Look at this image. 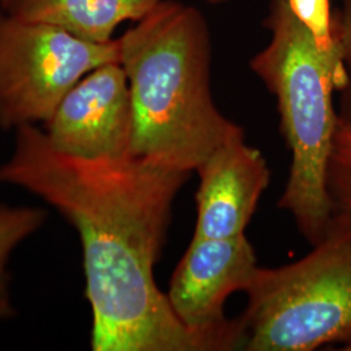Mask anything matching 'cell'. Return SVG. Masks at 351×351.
Listing matches in <instances>:
<instances>
[{
	"label": "cell",
	"mask_w": 351,
	"mask_h": 351,
	"mask_svg": "<svg viewBox=\"0 0 351 351\" xmlns=\"http://www.w3.org/2000/svg\"><path fill=\"white\" fill-rule=\"evenodd\" d=\"M190 173L130 155L77 158L53 149L34 125L17 129L0 182L36 194L77 229L93 350L211 351L177 319L154 278L173 202Z\"/></svg>",
	"instance_id": "obj_1"
},
{
	"label": "cell",
	"mask_w": 351,
	"mask_h": 351,
	"mask_svg": "<svg viewBox=\"0 0 351 351\" xmlns=\"http://www.w3.org/2000/svg\"><path fill=\"white\" fill-rule=\"evenodd\" d=\"M119 39L133 113L130 156L194 172L243 134L213 101L211 32L197 7L164 0Z\"/></svg>",
	"instance_id": "obj_2"
},
{
	"label": "cell",
	"mask_w": 351,
	"mask_h": 351,
	"mask_svg": "<svg viewBox=\"0 0 351 351\" xmlns=\"http://www.w3.org/2000/svg\"><path fill=\"white\" fill-rule=\"evenodd\" d=\"M264 26L269 40L252 56L250 68L276 98L280 130L291 152L278 207L314 246L332 223L326 169L339 121L333 97L345 88L346 71L339 42L322 49L287 0H271Z\"/></svg>",
	"instance_id": "obj_3"
},
{
	"label": "cell",
	"mask_w": 351,
	"mask_h": 351,
	"mask_svg": "<svg viewBox=\"0 0 351 351\" xmlns=\"http://www.w3.org/2000/svg\"><path fill=\"white\" fill-rule=\"evenodd\" d=\"M239 316L242 349L313 351L351 345V228L329 226L326 237L294 263L258 267Z\"/></svg>",
	"instance_id": "obj_4"
},
{
	"label": "cell",
	"mask_w": 351,
	"mask_h": 351,
	"mask_svg": "<svg viewBox=\"0 0 351 351\" xmlns=\"http://www.w3.org/2000/svg\"><path fill=\"white\" fill-rule=\"evenodd\" d=\"M120 59L119 38L90 42L5 13L0 21V128L45 124L81 78Z\"/></svg>",
	"instance_id": "obj_5"
},
{
	"label": "cell",
	"mask_w": 351,
	"mask_h": 351,
	"mask_svg": "<svg viewBox=\"0 0 351 351\" xmlns=\"http://www.w3.org/2000/svg\"><path fill=\"white\" fill-rule=\"evenodd\" d=\"M258 268L245 234L230 239H195L177 264L167 298L177 319L211 351L242 349L239 317L226 319V298L245 291Z\"/></svg>",
	"instance_id": "obj_6"
},
{
	"label": "cell",
	"mask_w": 351,
	"mask_h": 351,
	"mask_svg": "<svg viewBox=\"0 0 351 351\" xmlns=\"http://www.w3.org/2000/svg\"><path fill=\"white\" fill-rule=\"evenodd\" d=\"M51 146L84 159L130 155L133 113L124 68L107 63L81 78L45 123Z\"/></svg>",
	"instance_id": "obj_7"
},
{
	"label": "cell",
	"mask_w": 351,
	"mask_h": 351,
	"mask_svg": "<svg viewBox=\"0 0 351 351\" xmlns=\"http://www.w3.org/2000/svg\"><path fill=\"white\" fill-rule=\"evenodd\" d=\"M195 239H230L245 234L271 172L263 154L246 143L245 133L213 150L195 171Z\"/></svg>",
	"instance_id": "obj_8"
},
{
	"label": "cell",
	"mask_w": 351,
	"mask_h": 351,
	"mask_svg": "<svg viewBox=\"0 0 351 351\" xmlns=\"http://www.w3.org/2000/svg\"><path fill=\"white\" fill-rule=\"evenodd\" d=\"M164 0H12L13 17L58 26L75 37L104 43L126 21L137 23Z\"/></svg>",
	"instance_id": "obj_9"
},
{
	"label": "cell",
	"mask_w": 351,
	"mask_h": 351,
	"mask_svg": "<svg viewBox=\"0 0 351 351\" xmlns=\"http://www.w3.org/2000/svg\"><path fill=\"white\" fill-rule=\"evenodd\" d=\"M332 224L351 228V120L339 116L326 169Z\"/></svg>",
	"instance_id": "obj_10"
},
{
	"label": "cell",
	"mask_w": 351,
	"mask_h": 351,
	"mask_svg": "<svg viewBox=\"0 0 351 351\" xmlns=\"http://www.w3.org/2000/svg\"><path fill=\"white\" fill-rule=\"evenodd\" d=\"M46 220V213L34 207H10L0 204V317L14 314L10 295L7 263L13 249L34 233Z\"/></svg>",
	"instance_id": "obj_11"
},
{
	"label": "cell",
	"mask_w": 351,
	"mask_h": 351,
	"mask_svg": "<svg viewBox=\"0 0 351 351\" xmlns=\"http://www.w3.org/2000/svg\"><path fill=\"white\" fill-rule=\"evenodd\" d=\"M294 17L315 38L322 49H330L337 39L333 30L335 14L329 0H287Z\"/></svg>",
	"instance_id": "obj_12"
},
{
	"label": "cell",
	"mask_w": 351,
	"mask_h": 351,
	"mask_svg": "<svg viewBox=\"0 0 351 351\" xmlns=\"http://www.w3.org/2000/svg\"><path fill=\"white\" fill-rule=\"evenodd\" d=\"M333 30L346 71V85L339 91L341 110L339 116L351 120V0H341L339 12L333 19Z\"/></svg>",
	"instance_id": "obj_13"
},
{
	"label": "cell",
	"mask_w": 351,
	"mask_h": 351,
	"mask_svg": "<svg viewBox=\"0 0 351 351\" xmlns=\"http://www.w3.org/2000/svg\"><path fill=\"white\" fill-rule=\"evenodd\" d=\"M206 3H208V4H223V3H226V1H230V0H204Z\"/></svg>",
	"instance_id": "obj_14"
},
{
	"label": "cell",
	"mask_w": 351,
	"mask_h": 351,
	"mask_svg": "<svg viewBox=\"0 0 351 351\" xmlns=\"http://www.w3.org/2000/svg\"><path fill=\"white\" fill-rule=\"evenodd\" d=\"M11 1H12V0H0V5H1V8H3V10H5V8L11 4Z\"/></svg>",
	"instance_id": "obj_15"
},
{
	"label": "cell",
	"mask_w": 351,
	"mask_h": 351,
	"mask_svg": "<svg viewBox=\"0 0 351 351\" xmlns=\"http://www.w3.org/2000/svg\"><path fill=\"white\" fill-rule=\"evenodd\" d=\"M4 14H5V12H4V10H3L1 5H0V21H1V19L4 17Z\"/></svg>",
	"instance_id": "obj_16"
},
{
	"label": "cell",
	"mask_w": 351,
	"mask_h": 351,
	"mask_svg": "<svg viewBox=\"0 0 351 351\" xmlns=\"http://www.w3.org/2000/svg\"><path fill=\"white\" fill-rule=\"evenodd\" d=\"M345 350L351 351V345H350V346H348V348H346V349H345Z\"/></svg>",
	"instance_id": "obj_17"
}]
</instances>
